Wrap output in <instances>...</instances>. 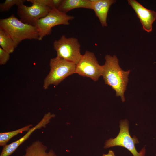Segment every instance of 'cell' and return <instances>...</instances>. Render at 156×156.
I'll use <instances>...</instances> for the list:
<instances>
[{
  "instance_id": "obj_17",
  "label": "cell",
  "mask_w": 156,
  "mask_h": 156,
  "mask_svg": "<svg viewBox=\"0 0 156 156\" xmlns=\"http://www.w3.org/2000/svg\"><path fill=\"white\" fill-rule=\"evenodd\" d=\"M26 1L25 0H6L0 4V11L3 12L8 11L14 5L18 6L24 4Z\"/></svg>"
},
{
  "instance_id": "obj_6",
  "label": "cell",
  "mask_w": 156,
  "mask_h": 156,
  "mask_svg": "<svg viewBox=\"0 0 156 156\" xmlns=\"http://www.w3.org/2000/svg\"><path fill=\"white\" fill-rule=\"evenodd\" d=\"M53 46L57 53V56L76 64L82 56L80 51L81 45L76 38H67L63 35L59 40L54 41Z\"/></svg>"
},
{
  "instance_id": "obj_7",
  "label": "cell",
  "mask_w": 156,
  "mask_h": 156,
  "mask_svg": "<svg viewBox=\"0 0 156 156\" xmlns=\"http://www.w3.org/2000/svg\"><path fill=\"white\" fill-rule=\"evenodd\" d=\"M103 71V65L99 64L94 53L86 51L76 64L75 73L96 81L102 76Z\"/></svg>"
},
{
  "instance_id": "obj_8",
  "label": "cell",
  "mask_w": 156,
  "mask_h": 156,
  "mask_svg": "<svg viewBox=\"0 0 156 156\" xmlns=\"http://www.w3.org/2000/svg\"><path fill=\"white\" fill-rule=\"evenodd\" d=\"M51 9L36 4L30 6L23 4L17 6V14L22 22L34 26L36 22L46 16Z\"/></svg>"
},
{
  "instance_id": "obj_10",
  "label": "cell",
  "mask_w": 156,
  "mask_h": 156,
  "mask_svg": "<svg viewBox=\"0 0 156 156\" xmlns=\"http://www.w3.org/2000/svg\"><path fill=\"white\" fill-rule=\"evenodd\" d=\"M127 1L139 18L143 29L147 32L152 31V24L156 20V12L147 9L135 0Z\"/></svg>"
},
{
  "instance_id": "obj_9",
  "label": "cell",
  "mask_w": 156,
  "mask_h": 156,
  "mask_svg": "<svg viewBox=\"0 0 156 156\" xmlns=\"http://www.w3.org/2000/svg\"><path fill=\"white\" fill-rule=\"evenodd\" d=\"M55 115L48 112L45 114L42 119L36 125L32 127L27 133L18 140L3 147L0 156H10L23 142L27 140L35 130L45 128L51 120L55 117Z\"/></svg>"
},
{
  "instance_id": "obj_1",
  "label": "cell",
  "mask_w": 156,
  "mask_h": 156,
  "mask_svg": "<svg viewBox=\"0 0 156 156\" xmlns=\"http://www.w3.org/2000/svg\"><path fill=\"white\" fill-rule=\"evenodd\" d=\"M105 59L102 75L105 83L115 90L116 96L120 97L122 102H124V93L128 82L130 70L125 71L121 69L115 55H107Z\"/></svg>"
},
{
  "instance_id": "obj_5",
  "label": "cell",
  "mask_w": 156,
  "mask_h": 156,
  "mask_svg": "<svg viewBox=\"0 0 156 156\" xmlns=\"http://www.w3.org/2000/svg\"><path fill=\"white\" fill-rule=\"evenodd\" d=\"M74 18V16L62 12L57 8L51 9L46 16L37 20L35 23L34 26L38 32V40L50 34L53 27L61 25H68L69 21Z\"/></svg>"
},
{
  "instance_id": "obj_12",
  "label": "cell",
  "mask_w": 156,
  "mask_h": 156,
  "mask_svg": "<svg viewBox=\"0 0 156 156\" xmlns=\"http://www.w3.org/2000/svg\"><path fill=\"white\" fill-rule=\"evenodd\" d=\"M47 146L41 141H34L25 149V154L22 156H57L52 149L47 151Z\"/></svg>"
},
{
  "instance_id": "obj_13",
  "label": "cell",
  "mask_w": 156,
  "mask_h": 156,
  "mask_svg": "<svg viewBox=\"0 0 156 156\" xmlns=\"http://www.w3.org/2000/svg\"><path fill=\"white\" fill-rule=\"evenodd\" d=\"M91 0H63L57 9L63 13H66L70 10L77 8H83L92 9Z\"/></svg>"
},
{
  "instance_id": "obj_20",
  "label": "cell",
  "mask_w": 156,
  "mask_h": 156,
  "mask_svg": "<svg viewBox=\"0 0 156 156\" xmlns=\"http://www.w3.org/2000/svg\"></svg>"
},
{
  "instance_id": "obj_19",
  "label": "cell",
  "mask_w": 156,
  "mask_h": 156,
  "mask_svg": "<svg viewBox=\"0 0 156 156\" xmlns=\"http://www.w3.org/2000/svg\"><path fill=\"white\" fill-rule=\"evenodd\" d=\"M102 156H116L114 152L109 150L107 154H103Z\"/></svg>"
},
{
  "instance_id": "obj_15",
  "label": "cell",
  "mask_w": 156,
  "mask_h": 156,
  "mask_svg": "<svg viewBox=\"0 0 156 156\" xmlns=\"http://www.w3.org/2000/svg\"><path fill=\"white\" fill-rule=\"evenodd\" d=\"M33 126L31 124L28 125L21 128L10 132L0 133V146L3 147L13 137L25 131H27Z\"/></svg>"
},
{
  "instance_id": "obj_14",
  "label": "cell",
  "mask_w": 156,
  "mask_h": 156,
  "mask_svg": "<svg viewBox=\"0 0 156 156\" xmlns=\"http://www.w3.org/2000/svg\"><path fill=\"white\" fill-rule=\"evenodd\" d=\"M0 45L3 49L9 54L12 53L16 48L14 43L9 35L0 29Z\"/></svg>"
},
{
  "instance_id": "obj_2",
  "label": "cell",
  "mask_w": 156,
  "mask_h": 156,
  "mask_svg": "<svg viewBox=\"0 0 156 156\" xmlns=\"http://www.w3.org/2000/svg\"><path fill=\"white\" fill-rule=\"evenodd\" d=\"M0 29L9 35L15 48L24 40L39 39L38 32L35 26L23 23L13 14L0 20Z\"/></svg>"
},
{
  "instance_id": "obj_16",
  "label": "cell",
  "mask_w": 156,
  "mask_h": 156,
  "mask_svg": "<svg viewBox=\"0 0 156 156\" xmlns=\"http://www.w3.org/2000/svg\"><path fill=\"white\" fill-rule=\"evenodd\" d=\"M62 0H27L33 4H36L51 9L58 8Z\"/></svg>"
},
{
  "instance_id": "obj_18",
  "label": "cell",
  "mask_w": 156,
  "mask_h": 156,
  "mask_svg": "<svg viewBox=\"0 0 156 156\" xmlns=\"http://www.w3.org/2000/svg\"><path fill=\"white\" fill-rule=\"evenodd\" d=\"M9 53L0 47V64L3 65L6 64L10 59Z\"/></svg>"
},
{
  "instance_id": "obj_4",
  "label": "cell",
  "mask_w": 156,
  "mask_h": 156,
  "mask_svg": "<svg viewBox=\"0 0 156 156\" xmlns=\"http://www.w3.org/2000/svg\"><path fill=\"white\" fill-rule=\"evenodd\" d=\"M120 130L118 135L115 138L107 140L104 147L107 148L116 146L123 147L129 151L133 156H145L146 150L144 147L139 152L136 150L135 144L139 143L138 138L134 136H130L129 131V122L126 119L120 122Z\"/></svg>"
},
{
  "instance_id": "obj_11",
  "label": "cell",
  "mask_w": 156,
  "mask_h": 156,
  "mask_svg": "<svg viewBox=\"0 0 156 156\" xmlns=\"http://www.w3.org/2000/svg\"><path fill=\"white\" fill-rule=\"evenodd\" d=\"M92 9L94 10L103 27H107V17L111 5L115 3L114 0H91Z\"/></svg>"
},
{
  "instance_id": "obj_3",
  "label": "cell",
  "mask_w": 156,
  "mask_h": 156,
  "mask_svg": "<svg viewBox=\"0 0 156 156\" xmlns=\"http://www.w3.org/2000/svg\"><path fill=\"white\" fill-rule=\"evenodd\" d=\"M50 71L45 78L43 87L48 88L51 85H58L66 78L75 73L76 64L56 56L50 59Z\"/></svg>"
}]
</instances>
